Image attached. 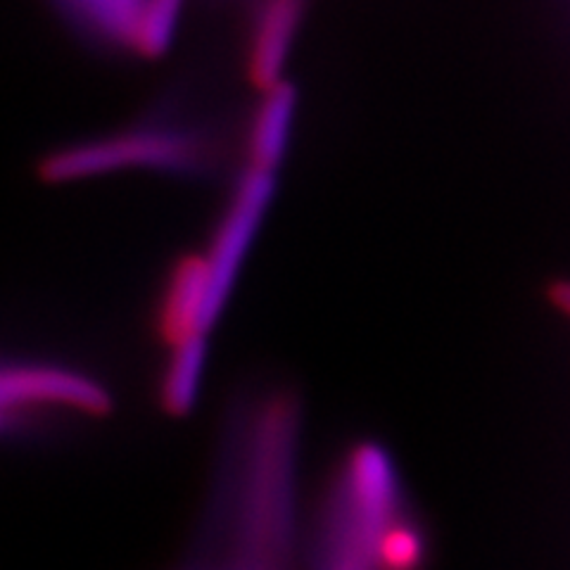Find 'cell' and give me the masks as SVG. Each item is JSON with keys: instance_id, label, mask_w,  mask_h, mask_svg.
<instances>
[{"instance_id": "cell-1", "label": "cell", "mask_w": 570, "mask_h": 570, "mask_svg": "<svg viewBox=\"0 0 570 570\" xmlns=\"http://www.w3.org/2000/svg\"><path fill=\"white\" fill-rule=\"evenodd\" d=\"M222 163V140L198 117L163 110L105 136L81 138L50 153L41 176L52 184L146 169L169 176H207Z\"/></svg>"}, {"instance_id": "cell-2", "label": "cell", "mask_w": 570, "mask_h": 570, "mask_svg": "<svg viewBox=\"0 0 570 570\" xmlns=\"http://www.w3.org/2000/svg\"><path fill=\"white\" fill-rule=\"evenodd\" d=\"M404 513L395 461L376 442H360L337 466L316 521L321 570H376L385 530Z\"/></svg>"}, {"instance_id": "cell-3", "label": "cell", "mask_w": 570, "mask_h": 570, "mask_svg": "<svg viewBox=\"0 0 570 570\" xmlns=\"http://www.w3.org/2000/svg\"><path fill=\"white\" fill-rule=\"evenodd\" d=\"M112 390L91 368L60 356L0 350V442L110 414Z\"/></svg>"}, {"instance_id": "cell-4", "label": "cell", "mask_w": 570, "mask_h": 570, "mask_svg": "<svg viewBox=\"0 0 570 570\" xmlns=\"http://www.w3.org/2000/svg\"><path fill=\"white\" fill-rule=\"evenodd\" d=\"M62 27L105 56L163 58L181 27L176 0H69L56 6Z\"/></svg>"}, {"instance_id": "cell-5", "label": "cell", "mask_w": 570, "mask_h": 570, "mask_svg": "<svg viewBox=\"0 0 570 570\" xmlns=\"http://www.w3.org/2000/svg\"><path fill=\"white\" fill-rule=\"evenodd\" d=\"M276 193V174L247 167L230 190L209 245L200 255L214 316L222 318Z\"/></svg>"}, {"instance_id": "cell-6", "label": "cell", "mask_w": 570, "mask_h": 570, "mask_svg": "<svg viewBox=\"0 0 570 570\" xmlns=\"http://www.w3.org/2000/svg\"><path fill=\"white\" fill-rule=\"evenodd\" d=\"M305 3L266 0L247 20V75L262 91L285 81V67L305 24Z\"/></svg>"}, {"instance_id": "cell-7", "label": "cell", "mask_w": 570, "mask_h": 570, "mask_svg": "<svg viewBox=\"0 0 570 570\" xmlns=\"http://www.w3.org/2000/svg\"><path fill=\"white\" fill-rule=\"evenodd\" d=\"M212 309L209 285L200 255H188L174 264L157 305V328L167 345H176L188 337H209L217 326Z\"/></svg>"}, {"instance_id": "cell-8", "label": "cell", "mask_w": 570, "mask_h": 570, "mask_svg": "<svg viewBox=\"0 0 570 570\" xmlns=\"http://www.w3.org/2000/svg\"><path fill=\"white\" fill-rule=\"evenodd\" d=\"M297 121V91L288 83L264 88L247 124V167L276 174L291 150Z\"/></svg>"}, {"instance_id": "cell-9", "label": "cell", "mask_w": 570, "mask_h": 570, "mask_svg": "<svg viewBox=\"0 0 570 570\" xmlns=\"http://www.w3.org/2000/svg\"><path fill=\"white\" fill-rule=\"evenodd\" d=\"M209 337H188L169 345L167 364L159 376V402L165 412L174 416H186L200 397L207 373Z\"/></svg>"}, {"instance_id": "cell-10", "label": "cell", "mask_w": 570, "mask_h": 570, "mask_svg": "<svg viewBox=\"0 0 570 570\" xmlns=\"http://www.w3.org/2000/svg\"><path fill=\"white\" fill-rule=\"evenodd\" d=\"M425 559V538L421 528L402 513L381 538L376 570H419Z\"/></svg>"}, {"instance_id": "cell-11", "label": "cell", "mask_w": 570, "mask_h": 570, "mask_svg": "<svg viewBox=\"0 0 570 570\" xmlns=\"http://www.w3.org/2000/svg\"><path fill=\"white\" fill-rule=\"evenodd\" d=\"M549 295H551V299H554V305L570 316V283L568 281L554 283V288L549 291Z\"/></svg>"}]
</instances>
